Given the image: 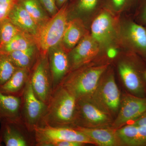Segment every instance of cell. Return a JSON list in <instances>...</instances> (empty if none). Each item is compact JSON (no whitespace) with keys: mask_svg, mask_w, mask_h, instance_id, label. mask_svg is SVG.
<instances>
[{"mask_svg":"<svg viewBox=\"0 0 146 146\" xmlns=\"http://www.w3.org/2000/svg\"><path fill=\"white\" fill-rule=\"evenodd\" d=\"M130 123L136 125L146 127V112Z\"/></svg>","mask_w":146,"mask_h":146,"instance_id":"32","label":"cell"},{"mask_svg":"<svg viewBox=\"0 0 146 146\" xmlns=\"http://www.w3.org/2000/svg\"><path fill=\"white\" fill-rule=\"evenodd\" d=\"M21 31L8 18L0 22V48L10 42Z\"/></svg>","mask_w":146,"mask_h":146,"instance_id":"25","label":"cell"},{"mask_svg":"<svg viewBox=\"0 0 146 146\" xmlns=\"http://www.w3.org/2000/svg\"><path fill=\"white\" fill-rule=\"evenodd\" d=\"M8 18L22 31L34 37L36 36L39 28L38 25L18 1L11 9Z\"/></svg>","mask_w":146,"mask_h":146,"instance_id":"18","label":"cell"},{"mask_svg":"<svg viewBox=\"0 0 146 146\" xmlns=\"http://www.w3.org/2000/svg\"><path fill=\"white\" fill-rule=\"evenodd\" d=\"M101 0H75L73 5L80 12L88 13L98 7Z\"/></svg>","mask_w":146,"mask_h":146,"instance_id":"27","label":"cell"},{"mask_svg":"<svg viewBox=\"0 0 146 146\" xmlns=\"http://www.w3.org/2000/svg\"><path fill=\"white\" fill-rule=\"evenodd\" d=\"M35 46L36 44L34 36L21 31L10 42L1 47L0 52L7 54L12 52L27 49Z\"/></svg>","mask_w":146,"mask_h":146,"instance_id":"22","label":"cell"},{"mask_svg":"<svg viewBox=\"0 0 146 146\" xmlns=\"http://www.w3.org/2000/svg\"><path fill=\"white\" fill-rule=\"evenodd\" d=\"M108 66V64L94 67L82 66L66 76L60 84L76 100L90 98Z\"/></svg>","mask_w":146,"mask_h":146,"instance_id":"2","label":"cell"},{"mask_svg":"<svg viewBox=\"0 0 146 146\" xmlns=\"http://www.w3.org/2000/svg\"><path fill=\"white\" fill-rule=\"evenodd\" d=\"M17 69L7 54L0 52V86L10 78Z\"/></svg>","mask_w":146,"mask_h":146,"instance_id":"26","label":"cell"},{"mask_svg":"<svg viewBox=\"0 0 146 146\" xmlns=\"http://www.w3.org/2000/svg\"><path fill=\"white\" fill-rule=\"evenodd\" d=\"M146 112V98L136 96L131 94L123 96L119 109L112 127L117 129L133 121Z\"/></svg>","mask_w":146,"mask_h":146,"instance_id":"10","label":"cell"},{"mask_svg":"<svg viewBox=\"0 0 146 146\" xmlns=\"http://www.w3.org/2000/svg\"><path fill=\"white\" fill-rule=\"evenodd\" d=\"M144 76H145V78L146 80V71L145 72V74H144Z\"/></svg>","mask_w":146,"mask_h":146,"instance_id":"36","label":"cell"},{"mask_svg":"<svg viewBox=\"0 0 146 146\" xmlns=\"http://www.w3.org/2000/svg\"><path fill=\"white\" fill-rule=\"evenodd\" d=\"M68 0H56V4L59 9L68 3Z\"/></svg>","mask_w":146,"mask_h":146,"instance_id":"34","label":"cell"},{"mask_svg":"<svg viewBox=\"0 0 146 146\" xmlns=\"http://www.w3.org/2000/svg\"><path fill=\"white\" fill-rule=\"evenodd\" d=\"M85 144L80 142L71 141H60L55 142L52 146H82Z\"/></svg>","mask_w":146,"mask_h":146,"instance_id":"31","label":"cell"},{"mask_svg":"<svg viewBox=\"0 0 146 146\" xmlns=\"http://www.w3.org/2000/svg\"><path fill=\"white\" fill-rule=\"evenodd\" d=\"M108 13L106 11L102 12L91 25V36L99 45L107 44L114 32L113 21Z\"/></svg>","mask_w":146,"mask_h":146,"instance_id":"14","label":"cell"},{"mask_svg":"<svg viewBox=\"0 0 146 146\" xmlns=\"http://www.w3.org/2000/svg\"><path fill=\"white\" fill-rule=\"evenodd\" d=\"M104 74L94 93L88 98L112 117L118 113L119 109L120 91L113 74L109 73L104 76Z\"/></svg>","mask_w":146,"mask_h":146,"instance_id":"7","label":"cell"},{"mask_svg":"<svg viewBox=\"0 0 146 146\" xmlns=\"http://www.w3.org/2000/svg\"><path fill=\"white\" fill-rule=\"evenodd\" d=\"M142 20L144 23H146V0L143 10L142 16Z\"/></svg>","mask_w":146,"mask_h":146,"instance_id":"35","label":"cell"},{"mask_svg":"<svg viewBox=\"0 0 146 146\" xmlns=\"http://www.w3.org/2000/svg\"><path fill=\"white\" fill-rule=\"evenodd\" d=\"M132 0H108L110 5L116 9H121L127 6Z\"/></svg>","mask_w":146,"mask_h":146,"instance_id":"30","label":"cell"},{"mask_svg":"<svg viewBox=\"0 0 146 146\" xmlns=\"http://www.w3.org/2000/svg\"><path fill=\"white\" fill-rule=\"evenodd\" d=\"M113 121L112 116L90 98L77 100L74 127H112Z\"/></svg>","mask_w":146,"mask_h":146,"instance_id":"4","label":"cell"},{"mask_svg":"<svg viewBox=\"0 0 146 146\" xmlns=\"http://www.w3.org/2000/svg\"><path fill=\"white\" fill-rule=\"evenodd\" d=\"M18 0H0V22L8 18L11 9Z\"/></svg>","mask_w":146,"mask_h":146,"instance_id":"28","label":"cell"},{"mask_svg":"<svg viewBox=\"0 0 146 146\" xmlns=\"http://www.w3.org/2000/svg\"><path fill=\"white\" fill-rule=\"evenodd\" d=\"M21 97L5 95L0 92V123L21 119Z\"/></svg>","mask_w":146,"mask_h":146,"instance_id":"17","label":"cell"},{"mask_svg":"<svg viewBox=\"0 0 146 146\" xmlns=\"http://www.w3.org/2000/svg\"><path fill=\"white\" fill-rule=\"evenodd\" d=\"M30 74V70L17 68L10 78L0 86V92L5 95L21 97Z\"/></svg>","mask_w":146,"mask_h":146,"instance_id":"19","label":"cell"},{"mask_svg":"<svg viewBox=\"0 0 146 146\" xmlns=\"http://www.w3.org/2000/svg\"><path fill=\"white\" fill-rule=\"evenodd\" d=\"M107 54L108 57L110 58H113L117 55V50L114 48L110 49L108 51Z\"/></svg>","mask_w":146,"mask_h":146,"instance_id":"33","label":"cell"},{"mask_svg":"<svg viewBox=\"0 0 146 146\" xmlns=\"http://www.w3.org/2000/svg\"><path fill=\"white\" fill-rule=\"evenodd\" d=\"M121 145L146 146V127L128 123L116 129Z\"/></svg>","mask_w":146,"mask_h":146,"instance_id":"15","label":"cell"},{"mask_svg":"<svg viewBox=\"0 0 146 146\" xmlns=\"http://www.w3.org/2000/svg\"><path fill=\"white\" fill-rule=\"evenodd\" d=\"M43 8L51 17L57 13L59 9L56 4V0H38Z\"/></svg>","mask_w":146,"mask_h":146,"instance_id":"29","label":"cell"},{"mask_svg":"<svg viewBox=\"0 0 146 146\" xmlns=\"http://www.w3.org/2000/svg\"><path fill=\"white\" fill-rule=\"evenodd\" d=\"M54 89L60 84L70 70L68 56L60 44L52 48L48 53Z\"/></svg>","mask_w":146,"mask_h":146,"instance_id":"12","label":"cell"},{"mask_svg":"<svg viewBox=\"0 0 146 146\" xmlns=\"http://www.w3.org/2000/svg\"><path fill=\"white\" fill-rule=\"evenodd\" d=\"M76 101L72 94L58 85L54 89L47 103L46 112L41 126L74 127Z\"/></svg>","mask_w":146,"mask_h":146,"instance_id":"1","label":"cell"},{"mask_svg":"<svg viewBox=\"0 0 146 146\" xmlns=\"http://www.w3.org/2000/svg\"><path fill=\"white\" fill-rule=\"evenodd\" d=\"M37 50L36 46H35L27 49L12 52L7 54L16 68L30 70L37 60Z\"/></svg>","mask_w":146,"mask_h":146,"instance_id":"21","label":"cell"},{"mask_svg":"<svg viewBox=\"0 0 146 146\" xmlns=\"http://www.w3.org/2000/svg\"><path fill=\"white\" fill-rule=\"evenodd\" d=\"M127 36L133 48L146 55V30L141 25L131 23L127 29Z\"/></svg>","mask_w":146,"mask_h":146,"instance_id":"23","label":"cell"},{"mask_svg":"<svg viewBox=\"0 0 146 146\" xmlns=\"http://www.w3.org/2000/svg\"><path fill=\"white\" fill-rule=\"evenodd\" d=\"M30 80L36 96L47 104L53 91L48 55L40 54L37 58L30 74Z\"/></svg>","mask_w":146,"mask_h":146,"instance_id":"8","label":"cell"},{"mask_svg":"<svg viewBox=\"0 0 146 146\" xmlns=\"http://www.w3.org/2000/svg\"><path fill=\"white\" fill-rule=\"evenodd\" d=\"M118 70L121 78L130 94L136 96L146 98L145 85L138 68L128 61L119 63Z\"/></svg>","mask_w":146,"mask_h":146,"instance_id":"13","label":"cell"},{"mask_svg":"<svg viewBox=\"0 0 146 146\" xmlns=\"http://www.w3.org/2000/svg\"><path fill=\"white\" fill-rule=\"evenodd\" d=\"M85 27L80 19L76 18L68 22L62 42L65 48L72 50L85 34Z\"/></svg>","mask_w":146,"mask_h":146,"instance_id":"20","label":"cell"},{"mask_svg":"<svg viewBox=\"0 0 146 146\" xmlns=\"http://www.w3.org/2000/svg\"><path fill=\"white\" fill-rule=\"evenodd\" d=\"M99 45L91 35L86 34L68 56L70 70H74L89 63L98 55Z\"/></svg>","mask_w":146,"mask_h":146,"instance_id":"11","label":"cell"},{"mask_svg":"<svg viewBox=\"0 0 146 146\" xmlns=\"http://www.w3.org/2000/svg\"><path fill=\"white\" fill-rule=\"evenodd\" d=\"M74 127L88 136L98 145L115 146L121 145L117 135V129L114 128Z\"/></svg>","mask_w":146,"mask_h":146,"instance_id":"16","label":"cell"},{"mask_svg":"<svg viewBox=\"0 0 146 146\" xmlns=\"http://www.w3.org/2000/svg\"><path fill=\"white\" fill-rule=\"evenodd\" d=\"M36 146H52L60 141H71L84 144L96 145L92 139L75 127H38L34 129Z\"/></svg>","mask_w":146,"mask_h":146,"instance_id":"5","label":"cell"},{"mask_svg":"<svg viewBox=\"0 0 146 146\" xmlns=\"http://www.w3.org/2000/svg\"><path fill=\"white\" fill-rule=\"evenodd\" d=\"M0 144L7 146H36L34 133L28 130L22 120L1 123Z\"/></svg>","mask_w":146,"mask_h":146,"instance_id":"9","label":"cell"},{"mask_svg":"<svg viewBox=\"0 0 146 146\" xmlns=\"http://www.w3.org/2000/svg\"><path fill=\"white\" fill-rule=\"evenodd\" d=\"M21 119L30 131L41 126L47 108V104L35 94L29 79L21 96Z\"/></svg>","mask_w":146,"mask_h":146,"instance_id":"6","label":"cell"},{"mask_svg":"<svg viewBox=\"0 0 146 146\" xmlns=\"http://www.w3.org/2000/svg\"><path fill=\"white\" fill-rule=\"evenodd\" d=\"M68 3L60 7L57 13L39 27L35 36L40 54L46 56L52 48L60 44L68 23Z\"/></svg>","mask_w":146,"mask_h":146,"instance_id":"3","label":"cell"},{"mask_svg":"<svg viewBox=\"0 0 146 146\" xmlns=\"http://www.w3.org/2000/svg\"><path fill=\"white\" fill-rule=\"evenodd\" d=\"M19 3L40 27L50 19L38 0H18Z\"/></svg>","mask_w":146,"mask_h":146,"instance_id":"24","label":"cell"}]
</instances>
